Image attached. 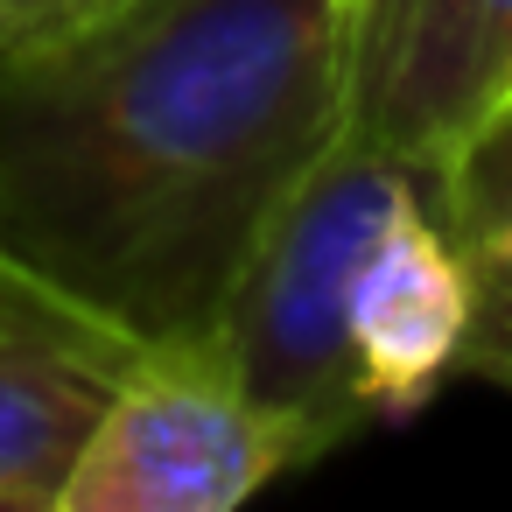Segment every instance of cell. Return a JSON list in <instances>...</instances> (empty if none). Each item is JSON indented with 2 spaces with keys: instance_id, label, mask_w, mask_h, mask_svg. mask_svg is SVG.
Instances as JSON below:
<instances>
[{
  "instance_id": "1",
  "label": "cell",
  "mask_w": 512,
  "mask_h": 512,
  "mask_svg": "<svg viewBox=\"0 0 512 512\" xmlns=\"http://www.w3.org/2000/svg\"><path fill=\"white\" fill-rule=\"evenodd\" d=\"M344 134V0H134L0 50V267L134 351L211 337Z\"/></svg>"
},
{
  "instance_id": "2",
  "label": "cell",
  "mask_w": 512,
  "mask_h": 512,
  "mask_svg": "<svg viewBox=\"0 0 512 512\" xmlns=\"http://www.w3.org/2000/svg\"><path fill=\"white\" fill-rule=\"evenodd\" d=\"M428 190L407 162L379 155L358 134H337L316 169L288 190V204L253 239L225 316L218 351L246 379V393L302 428L316 456L344 449L358 428H372L358 351H351V281L372 246V232Z\"/></svg>"
},
{
  "instance_id": "3",
  "label": "cell",
  "mask_w": 512,
  "mask_h": 512,
  "mask_svg": "<svg viewBox=\"0 0 512 512\" xmlns=\"http://www.w3.org/2000/svg\"><path fill=\"white\" fill-rule=\"evenodd\" d=\"M302 463H316L302 428L246 393L218 337H190L134 351L57 512H232Z\"/></svg>"
},
{
  "instance_id": "4",
  "label": "cell",
  "mask_w": 512,
  "mask_h": 512,
  "mask_svg": "<svg viewBox=\"0 0 512 512\" xmlns=\"http://www.w3.org/2000/svg\"><path fill=\"white\" fill-rule=\"evenodd\" d=\"M512 92V0H344V134L421 183Z\"/></svg>"
},
{
  "instance_id": "5",
  "label": "cell",
  "mask_w": 512,
  "mask_h": 512,
  "mask_svg": "<svg viewBox=\"0 0 512 512\" xmlns=\"http://www.w3.org/2000/svg\"><path fill=\"white\" fill-rule=\"evenodd\" d=\"M134 344L0 267V512H57Z\"/></svg>"
},
{
  "instance_id": "6",
  "label": "cell",
  "mask_w": 512,
  "mask_h": 512,
  "mask_svg": "<svg viewBox=\"0 0 512 512\" xmlns=\"http://www.w3.org/2000/svg\"><path fill=\"white\" fill-rule=\"evenodd\" d=\"M463 337H470V281L428 190H414L372 232L351 281V351L372 421H407L414 407H428L435 386L463 372Z\"/></svg>"
},
{
  "instance_id": "7",
  "label": "cell",
  "mask_w": 512,
  "mask_h": 512,
  "mask_svg": "<svg viewBox=\"0 0 512 512\" xmlns=\"http://www.w3.org/2000/svg\"><path fill=\"white\" fill-rule=\"evenodd\" d=\"M428 204L470 281L463 372L512 393V92L442 155Z\"/></svg>"
},
{
  "instance_id": "8",
  "label": "cell",
  "mask_w": 512,
  "mask_h": 512,
  "mask_svg": "<svg viewBox=\"0 0 512 512\" xmlns=\"http://www.w3.org/2000/svg\"><path fill=\"white\" fill-rule=\"evenodd\" d=\"M120 8H134V0H0V50H36V43L78 36Z\"/></svg>"
}]
</instances>
